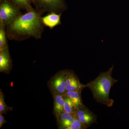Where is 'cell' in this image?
Instances as JSON below:
<instances>
[{"label": "cell", "mask_w": 129, "mask_h": 129, "mask_svg": "<svg viewBox=\"0 0 129 129\" xmlns=\"http://www.w3.org/2000/svg\"><path fill=\"white\" fill-rule=\"evenodd\" d=\"M53 100V113L55 117L62 112H64L65 95L60 94H52Z\"/></svg>", "instance_id": "cell-11"}, {"label": "cell", "mask_w": 129, "mask_h": 129, "mask_svg": "<svg viewBox=\"0 0 129 129\" xmlns=\"http://www.w3.org/2000/svg\"><path fill=\"white\" fill-rule=\"evenodd\" d=\"M47 84L52 94H58L65 95L67 90L65 70H61L51 77Z\"/></svg>", "instance_id": "cell-5"}, {"label": "cell", "mask_w": 129, "mask_h": 129, "mask_svg": "<svg viewBox=\"0 0 129 129\" xmlns=\"http://www.w3.org/2000/svg\"><path fill=\"white\" fill-rule=\"evenodd\" d=\"M62 13H50L46 16L42 17V21L44 25L52 29L57 25L61 24V16Z\"/></svg>", "instance_id": "cell-10"}, {"label": "cell", "mask_w": 129, "mask_h": 129, "mask_svg": "<svg viewBox=\"0 0 129 129\" xmlns=\"http://www.w3.org/2000/svg\"><path fill=\"white\" fill-rule=\"evenodd\" d=\"M22 14L21 10L7 0H3L0 3V25L6 27L17 17Z\"/></svg>", "instance_id": "cell-4"}, {"label": "cell", "mask_w": 129, "mask_h": 129, "mask_svg": "<svg viewBox=\"0 0 129 129\" xmlns=\"http://www.w3.org/2000/svg\"><path fill=\"white\" fill-rule=\"evenodd\" d=\"M75 114L87 128L96 122V115L84 105L76 109Z\"/></svg>", "instance_id": "cell-7"}, {"label": "cell", "mask_w": 129, "mask_h": 129, "mask_svg": "<svg viewBox=\"0 0 129 129\" xmlns=\"http://www.w3.org/2000/svg\"><path fill=\"white\" fill-rule=\"evenodd\" d=\"M86 128H87L85 125L84 124L80 121L76 115L73 122L68 128V129H85Z\"/></svg>", "instance_id": "cell-17"}, {"label": "cell", "mask_w": 129, "mask_h": 129, "mask_svg": "<svg viewBox=\"0 0 129 129\" xmlns=\"http://www.w3.org/2000/svg\"><path fill=\"white\" fill-rule=\"evenodd\" d=\"M75 114L62 112L56 117L59 129H68L75 118Z\"/></svg>", "instance_id": "cell-9"}, {"label": "cell", "mask_w": 129, "mask_h": 129, "mask_svg": "<svg viewBox=\"0 0 129 129\" xmlns=\"http://www.w3.org/2000/svg\"><path fill=\"white\" fill-rule=\"evenodd\" d=\"M12 68V61L8 46L0 50V72L9 74Z\"/></svg>", "instance_id": "cell-8"}, {"label": "cell", "mask_w": 129, "mask_h": 129, "mask_svg": "<svg viewBox=\"0 0 129 129\" xmlns=\"http://www.w3.org/2000/svg\"><path fill=\"white\" fill-rule=\"evenodd\" d=\"M3 1V0H0V1Z\"/></svg>", "instance_id": "cell-19"}, {"label": "cell", "mask_w": 129, "mask_h": 129, "mask_svg": "<svg viewBox=\"0 0 129 129\" xmlns=\"http://www.w3.org/2000/svg\"><path fill=\"white\" fill-rule=\"evenodd\" d=\"M6 32V27L0 25V50L8 46Z\"/></svg>", "instance_id": "cell-14"}, {"label": "cell", "mask_w": 129, "mask_h": 129, "mask_svg": "<svg viewBox=\"0 0 129 129\" xmlns=\"http://www.w3.org/2000/svg\"><path fill=\"white\" fill-rule=\"evenodd\" d=\"M42 15L33 9L19 16L6 26L8 39L16 41H23L30 37L41 39L44 25Z\"/></svg>", "instance_id": "cell-1"}, {"label": "cell", "mask_w": 129, "mask_h": 129, "mask_svg": "<svg viewBox=\"0 0 129 129\" xmlns=\"http://www.w3.org/2000/svg\"><path fill=\"white\" fill-rule=\"evenodd\" d=\"M13 107H9L5 103L4 95L2 90L0 89V114L7 113L8 111H12Z\"/></svg>", "instance_id": "cell-15"}, {"label": "cell", "mask_w": 129, "mask_h": 129, "mask_svg": "<svg viewBox=\"0 0 129 129\" xmlns=\"http://www.w3.org/2000/svg\"><path fill=\"white\" fill-rule=\"evenodd\" d=\"M113 68V66L107 72H102L95 79L86 84V88L92 92L95 101L109 107L112 106L114 103V101L109 98L110 90L118 82L112 76Z\"/></svg>", "instance_id": "cell-2"}, {"label": "cell", "mask_w": 129, "mask_h": 129, "mask_svg": "<svg viewBox=\"0 0 129 129\" xmlns=\"http://www.w3.org/2000/svg\"><path fill=\"white\" fill-rule=\"evenodd\" d=\"M36 9L43 14L44 12L62 13L66 9L63 0H33Z\"/></svg>", "instance_id": "cell-3"}, {"label": "cell", "mask_w": 129, "mask_h": 129, "mask_svg": "<svg viewBox=\"0 0 129 129\" xmlns=\"http://www.w3.org/2000/svg\"><path fill=\"white\" fill-rule=\"evenodd\" d=\"M6 123L7 121L5 119V117L2 114H0V128H1L3 124Z\"/></svg>", "instance_id": "cell-18"}, {"label": "cell", "mask_w": 129, "mask_h": 129, "mask_svg": "<svg viewBox=\"0 0 129 129\" xmlns=\"http://www.w3.org/2000/svg\"><path fill=\"white\" fill-rule=\"evenodd\" d=\"M65 102L64 106V111L70 114H75L76 109L71 99L66 95L64 96Z\"/></svg>", "instance_id": "cell-16"}, {"label": "cell", "mask_w": 129, "mask_h": 129, "mask_svg": "<svg viewBox=\"0 0 129 129\" xmlns=\"http://www.w3.org/2000/svg\"><path fill=\"white\" fill-rule=\"evenodd\" d=\"M13 6L20 10H24L27 12L34 9L31 4L33 0H7Z\"/></svg>", "instance_id": "cell-13"}, {"label": "cell", "mask_w": 129, "mask_h": 129, "mask_svg": "<svg viewBox=\"0 0 129 129\" xmlns=\"http://www.w3.org/2000/svg\"><path fill=\"white\" fill-rule=\"evenodd\" d=\"M67 91H73L82 92L83 89L86 88V85L80 83L78 77L73 70H65Z\"/></svg>", "instance_id": "cell-6"}, {"label": "cell", "mask_w": 129, "mask_h": 129, "mask_svg": "<svg viewBox=\"0 0 129 129\" xmlns=\"http://www.w3.org/2000/svg\"><path fill=\"white\" fill-rule=\"evenodd\" d=\"M81 92L79 91H67L65 95L71 99L76 110L84 105L81 98Z\"/></svg>", "instance_id": "cell-12"}]
</instances>
